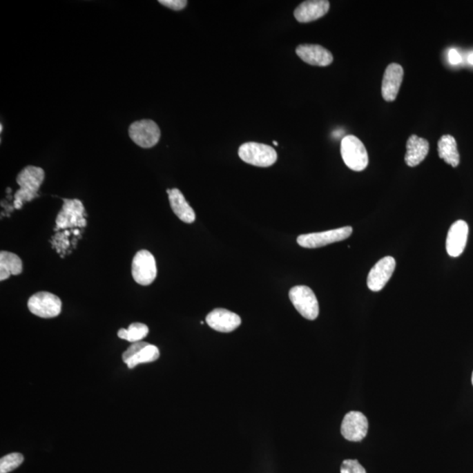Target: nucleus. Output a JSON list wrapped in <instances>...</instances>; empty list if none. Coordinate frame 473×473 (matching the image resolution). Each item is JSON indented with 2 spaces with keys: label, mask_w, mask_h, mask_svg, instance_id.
<instances>
[{
  "label": "nucleus",
  "mask_w": 473,
  "mask_h": 473,
  "mask_svg": "<svg viewBox=\"0 0 473 473\" xmlns=\"http://www.w3.org/2000/svg\"><path fill=\"white\" fill-rule=\"evenodd\" d=\"M45 178L44 169L35 166L23 168L17 176V184L21 189L15 195V208L19 210L26 202H30L38 197V191Z\"/></svg>",
  "instance_id": "1"
},
{
  "label": "nucleus",
  "mask_w": 473,
  "mask_h": 473,
  "mask_svg": "<svg viewBox=\"0 0 473 473\" xmlns=\"http://www.w3.org/2000/svg\"><path fill=\"white\" fill-rule=\"evenodd\" d=\"M239 156L243 162L255 167L269 168L278 158L272 146L257 142H247L240 146Z\"/></svg>",
  "instance_id": "2"
},
{
  "label": "nucleus",
  "mask_w": 473,
  "mask_h": 473,
  "mask_svg": "<svg viewBox=\"0 0 473 473\" xmlns=\"http://www.w3.org/2000/svg\"><path fill=\"white\" fill-rule=\"evenodd\" d=\"M341 155L345 165L351 171L360 172L367 167L368 153L367 148L356 136L348 135L342 138Z\"/></svg>",
  "instance_id": "3"
},
{
  "label": "nucleus",
  "mask_w": 473,
  "mask_h": 473,
  "mask_svg": "<svg viewBox=\"0 0 473 473\" xmlns=\"http://www.w3.org/2000/svg\"><path fill=\"white\" fill-rule=\"evenodd\" d=\"M289 299L296 311L308 320H315L319 315V305L315 293L307 286H296L289 291Z\"/></svg>",
  "instance_id": "4"
},
{
  "label": "nucleus",
  "mask_w": 473,
  "mask_h": 473,
  "mask_svg": "<svg viewBox=\"0 0 473 473\" xmlns=\"http://www.w3.org/2000/svg\"><path fill=\"white\" fill-rule=\"evenodd\" d=\"M133 280L139 285L148 286L157 276V267L153 254L148 250H140L133 257L132 263Z\"/></svg>",
  "instance_id": "5"
},
{
  "label": "nucleus",
  "mask_w": 473,
  "mask_h": 473,
  "mask_svg": "<svg viewBox=\"0 0 473 473\" xmlns=\"http://www.w3.org/2000/svg\"><path fill=\"white\" fill-rule=\"evenodd\" d=\"M84 207L78 199H64V205L55 220V231L73 227L86 226Z\"/></svg>",
  "instance_id": "6"
},
{
  "label": "nucleus",
  "mask_w": 473,
  "mask_h": 473,
  "mask_svg": "<svg viewBox=\"0 0 473 473\" xmlns=\"http://www.w3.org/2000/svg\"><path fill=\"white\" fill-rule=\"evenodd\" d=\"M29 311L41 318H57L61 312V301L54 293L41 291L35 293L28 302Z\"/></svg>",
  "instance_id": "7"
},
{
  "label": "nucleus",
  "mask_w": 473,
  "mask_h": 473,
  "mask_svg": "<svg viewBox=\"0 0 473 473\" xmlns=\"http://www.w3.org/2000/svg\"><path fill=\"white\" fill-rule=\"evenodd\" d=\"M129 136L140 148H151L159 142L161 130L153 120L142 119L130 126Z\"/></svg>",
  "instance_id": "8"
},
{
  "label": "nucleus",
  "mask_w": 473,
  "mask_h": 473,
  "mask_svg": "<svg viewBox=\"0 0 473 473\" xmlns=\"http://www.w3.org/2000/svg\"><path fill=\"white\" fill-rule=\"evenodd\" d=\"M352 233L351 226L338 228L331 231L300 235L298 238L299 246L305 248H318L348 239Z\"/></svg>",
  "instance_id": "9"
},
{
  "label": "nucleus",
  "mask_w": 473,
  "mask_h": 473,
  "mask_svg": "<svg viewBox=\"0 0 473 473\" xmlns=\"http://www.w3.org/2000/svg\"><path fill=\"white\" fill-rule=\"evenodd\" d=\"M367 432L368 420L364 414L358 411H351L345 416L341 425V434L348 441L360 442L367 436Z\"/></svg>",
  "instance_id": "10"
},
{
  "label": "nucleus",
  "mask_w": 473,
  "mask_h": 473,
  "mask_svg": "<svg viewBox=\"0 0 473 473\" xmlns=\"http://www.w3.org/2000/svg\"><path fill=\"white\" fill-rule=\"evenodd\" d=\"M396 266V260L391 256L384 257L378 260L368 275V289L374 292L380 291L392 277Z\"/></svg>",
  "instance_id": "11"
},
{
  "label": "nucleus",
  "mask_w": 473,
  "mask_h": 473,
  "mask_svg": "<svg viewBox=\"0 0 473 473\" xmlns=\"http://www.w3.org/2000/svg\"><path fill=\"white\" fill-rule=\"evenodd\" d=\"M469 227L464 220L456 221L450 228L446 240V250L451 257H458L464 253L467 243Z\"/></svg>",
  "instance_id": "12"
},
{
  "label": "nucleus",
  "mask_w": 473,
  "mask_h": 473,
  "mask_svg": "<svg viewBox=\"0 0 473 473\" xmlns=\"http://www.w3.org/2000/svg\"><path fill=\"white\" fill-rule=\"evenodd\" d=\"M206 322L215 331L228 334L241 325V318L236 313L224 309H215L206 316Z\"/></svg>",
  "instance_id": "13"
},
{
  "label": "nucleus",
  "mask_w": 473,
  "mask_h": 473,
  "mask_svg": "<svg viewBox=\"0 0 473 473\" xmlns=\"http://www.w3.org/2000/svg\"><path fill=\"white\" fill-rule=\"evenodd\" d=\"M296 55L305 63L313 66L326 67L334 61V55L320 45H300L296 48Z\"/></svg>",
  "instance_id": "14"
},
{
  "label": "nucleus",
  "mask_w": 473,
  "mask_h": 473,
  "mask_svg": "<svg viewBox=\"0 0 473 473\" xmlns=\"http://www.w3.org/2000/svg\"><path fill=\"white\" fill-rule=\"evenodd\" d=\"M403 76L404 71L400 65L397 64L388 65L384 73L383 88H381L383 99L387 102H393L396 100L401 83H403Z\"/></svg>",
  "instance_id": "15"
},
{
  "label": "nucleus",
  "mask_w": 473,
  "mask_h": 473,
  "mask_svg": "<svg viewBox=\"0 0 473 473\" xmlns=\"http://www.w3.org/2000/svg\"><path fill=\"white\" fill-rule=\"evenodd\" d=\"M329 9L327 0H309L302 2L293 12L296 21L308 23L324 17Z\"/></svg>",
  "instance_id": "16"
},
{
  "label": "nucleus",
  "mask_w": 473,
  "mask_h": 473,
  "mask_svg": "<svg viewBox=\"0 0 473 473\" xmlns=\"http://www.w3.org/2000/svg\"><path fill=\"white\" fill-rule=\"evenodd\" d=\"M167 193L172 211H174L179 220L186 224L194 223L195 220V211L189 204L182 192L178 189H167Z\"/></svg>",
  "instance_id": "17"
},
{
  "label": "nucleus",
  "mask_w": 473,
  "mask_h": 473,
  "mask_svg": "<svg viewBox=\"0 0 473 473\" xmlns=\"http://www.w3.org/2000/svg\"><path fill=\"white\" fill-rule=\"evenodd\" d=\"M429 150L428 140L416 135L410 136L407 142L406 164L409 167H416L428 155Z\"/></svg>",
  "instance_id": "18"
},
{
  "label": "nucleus",
  "mask_w": 473,
  "mask_h": 473,
  "mask_svg": "<svg viewBox=\"0 0 473 473\" xmlns=\"http://www.w3.org/2000/svg\"><path fill=\"white\" fill-rule=\"evenodd\" d=\"M22 260L17 254L2 251L0 253V280H8L11 276L22 273Z\"/></svg>",
  "instance_id": "19"
},
{
  "label": "nucleus",
  "mask_w": 473,
  "mask_h": 473,
  "mask_svg": "<svg viewBox=\"0 0 473 473\" xmlns=\"http://www.w3.org/2000/svg\"><path fill=\"white\" fill-rule=\"evenodd\" d=\"M438 155L447 164L453 168L458 167L460 162V155L456 146L454 137L443 135L438 142Z\"/></svg>",
  "instance_id": "20"
},
{
  "label": "nucleus",
  "mask_w": 473,
  "mask_h": 473,
  "mask_svg": "<svg viewBox=\"0 0 473 473\" xmlns=\"http://www.w3.org/2000/svg\"><path fill=\"white\" fill-rule=\"evenodd\" d=\"M160 358V351L155 345L148 344L139 351L138 354L133 356L126 364L129 369H133L137 365L139 364L152 363L158 360Z\"/></svg>",
  "instance_id": "21"
},
{
  "label": "nucleus",
  "mask_w": 473,
  "mask_h": 473,
  "mask_svg": "<svg viewBox=\"0 0 473 473\" xmlns=\"http://www.w3.org/2000/svg\"><path fill=\"white\" fill-rule=\"evenodd\" d=\"M149 329L148 326L142 322H133L130 325L128 329H120L117 331V337L130 342L142 341L148 336Z\"/></svg>",
  "instance_id": "22"
},
{
  "label": "nucleus",
  "mask_w": 473,
  "mask_h": 473,
  "mask_svg": "<svg viewBox=\"0 0 473 473\" xmlns=\"http://www.w3.org/2000/svg\"><path fill=\"white\" fill-rule=\"evenodd\" d=\"M24 461V456L21 453L15 452L3 456L0 459V473H9L15 471Z\"/></svg>",
  "instance_id": "23"
},
{
  "label": "nucleus",
  "mask_w": 473,
  "mask_h": 473,
  "mask_svg": "<svg viewBox=\"0 0 473 473\" xmlns=\"http://www.w3.org/2000/svg\"><path fill=\"white\" fill-rule=\"evenodd\" d=\"M341 473H367L358 460L347 459L342 463Z\"/></svg>",
  "instance_id": "24"
},
{
  "label": "nucleus",
  "mask_w": 473,
  "mask_h": 473,
  "mask_svg": "<svg viewBox=\"0 0 473 473\" xmlns=\"http://www.w3.org/2000/svg\"><path fill=\"white\" fill-rule=\"evenodd\" d=\"M148 344L149 342L143 341L133 342V344L130 345V347L127 348V350L122 354L123 361L126 363V362L128 361L130 358H132L133 356H135L139 351H142V349L146 347V345Z\"/></svg>",
  "instance_id": "25"
},
{
  "label": "nucleus",
  "mask_w": 473,
  "mask_h": 473,
  "mask_svg": "<svg viewBox=\"0 0 473 473\" xmlns=\"http://www.w3.org/2000/svg\"><path fill=\"white\" fill-rule=\"evenodd\" d=\"M159 3L168 8L175 10V11H181L188 4L185 0H160Z\"/></svg>",
  "instance_id": "26"
},
{
  "label": "nucleus",
  "mask_w": 473,
  "mask_h": 473,
  "mask_svg": "<svg viewBox=\"0 0 473 473\" xmlns=\"http://www.w3.org/2000/svg\"><path fill=\"white\" fill-rule=\"evenodd\" d=\"M449 61L452 65H458L462 63L463 59L461 55L455 48H452L448 53Z\"/></svg>",
  "instance_id": "27"
},
{
  "label": "nucleus",
  "mask_w": 473,
  "mask_h": 473,
  "mask_svg": "<svg viewBox=\"0 0 473 473\" xmlns=\"http://www.w3.org/2000/svg\"><path fill=\"white\" fill-rule=\"evenodd\" d=\"M468 61H469V64H472L473 66V52H472V53H471L468 55Z\"/></svg>",
  "instance_id": "28"
},
{
  "label": "nucleus",
  "mask_w": 473,
  "mask_h": 473,
  "mask_svg": "<svg viewBox=\"0 0 473 473\" xmlns=\"http://www.w3.org/2000/svg\"><path fill=\"white\" fill-rule=\"evenodd\" d=\"M273 144H275L276 146H278V145H279V144H278V142H273Z\"/></svg>",
  "instance_id": "29"
},
{
  "label": "nucleus",
  "mask_w": 473,
  "mask_h": 473,
  "mask_svg": "<svg viewBox=\"0 0 473 473\" xmlns=\"http://www.w3.org/2000/svg\"><path fill=\"white\" fill-rule=\"evenodd\" d=\"M472 385H473V373H472Z\"/></svg>",
  "instance_id": "30"
}]
</instances>
